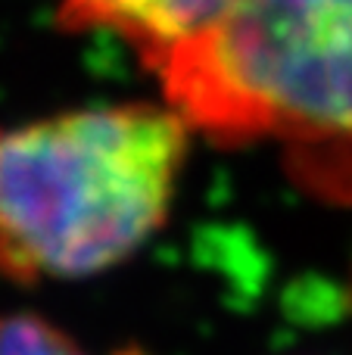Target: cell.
Wrapping results in <instances>:
<instances>
[{"label": "cell", "mask_w": 352, "mask_h": 355, "mask_svg": "<svg viewBox=\"0 0 352 355\" xmlns=\"http://www.w3.org/2000/svg\"><path fill=\"white\" fill-rule=\"evenodd\" d=\"M234 0H60L69 28H109L141 53L147 69L218 22Z\"/></svg>", "instance_id": "3"}, {"label": "cell", "mask_w": 352, "mask_h": 355, "mask_svg": "<svg viewBox=\"0 0 352 355\" xmlns=\"http://www.w3.org/2000/svg\"><path fill=\"white\" fill-rule=\"evenodd\" d=\"M187 153L172 106H91L0 128V275L66 281L125 262L162 227Z\"/></svg>", "instance_id": "1"}, {"label": "cell", "mask_w": 352, "mask_h": 355, "mask_svg": "<svg viewBox=\"0 0 352 355\" xmlns=\"http://www.w3.org/2000/svg\"><path fill=\"white\" fill-rule=\"evenodd\" d=\"M0 355H87L47 318L25 312L0 315Z\"/></svg>", "instance_id": "4"}, {"label": "cell", "mask_w": 352, "mask_h": 355, "mask_svg": "<svg viewBox=\"0 0 352 355\" xmlns=\"http://www.w3.org/2000/svg\"><path fill=\"white\" fill-rule=\"evenodd\" d=\"M209 141H272L322 196L352 200V0H234L150 66Z\"/></svg>", "instance_id": "2"}]
</instances>
